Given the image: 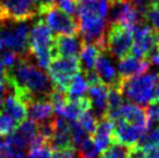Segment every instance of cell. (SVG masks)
<instances>
[{"instance_id": "obj_34", "label": "cell", "mask_w": 159, "mask_h": 158, "mask_svg": "<svg viewBox=\"0 0 159 158\" xmlns=\"http://www.w3.org/2000/svg\"><path fill=\"white\" fill-rule=\"evenodd\" d=\"M2 107H4V101H2V99H0V113L2 112Z\"/></svg>"}, {"instance_id": "obj_23", "label": "cell", "mask_w": 159, "mask_h": 158, "mask_svg": "<svg viewBox=\"0 0 159 158\" xmlns=\"http://www.w3.org/2000/svg\"><path fill=\"white\" fill-rule=\"evenodd\" d=\"M159 144V124H149L137 143V148L144 150L149 146Z\"/></svg>"}, {"instance_id": "obj_15", "label": "cell", "mask_w": 159, "mask_h": 158, "mask_svg": "<svg viewBox=\"0 0 159 158\" xmlns=\"http://www.w3.org/2000/svg\"><path fill=\"white\" fill-rule=\"evenodd\" d=\"M89 99L91 101L92 108L94 109L98 118H101L105 116L107 109V97H108V86L102 83L89 85L87 88Z\"/></svg>"}, {"instance_id": "obj_6", "label": "cell", "mask_w": 159, "mask_h": 158, "mask_svg": "<svg viewBox=\"0 0 159 158\" xmlns=\"http://www.w3.org/2000/svg\"><path fill=\"white\" fill-rule=\"evenodd\" d=\"M80 62L78 57H57L53 58L48 67L49 78L55 90L66 93L71 80L79 73Z\"/></svg>"}, {"instance_id": "obj_3", "label": "cell", "mask_w": 159, "mask_h": 158, "mask_svg": "<svg viewBox=\"0 0 159 158\" xmlns=\"http://www.w3.org/2000/svg\"><path fill=\"white\" fill-rule=\"evenodd\" d=\"M29 34H30V25L28 20L0 21V42L2 43V47L14 51L19 56H30Z\"/></svg>"}, {"instance_id": "obj_4", "label": "cell", "mask_w": 159, "mask_h": 158, "mask_svg": "<svg viewBox=\"0 0 159 158\" xmlns=\"http://www.w3.org/2000/svg\"><path fill=\"white\" fill-rule=\"evenodd\" d=\"M53 36L41 19L33 26L29 34V55L35 57L40 67L48 70L52 61Z\"/></svg>"}, {"instance_id": "obj_24", "label": "cell", "mask_w": 159, "mask_h": 158, "mask_svg": "<svg viewBox=\"0 0 159 158\" xmlns=\"http://www.w3.org/2000/svg\"><path fill=\"white\" fill-rule=\"evenodd\" d=\"M80 148L77 151L78 158H97L99 155L97 145L94 143V141L91 136H86L84 140L80 142Z\"/></svg>"}, {"instance_id": "obj_16", "label": "cell", "mask_w": 159, "mask_h": 158, "mask_svg": "<svg viewBox=\"0 0 159 158\" xmlns=\"http://www.w3.org/2000/svg\"><path fill=\"white\" fill-rule=\"evenodd\" d=\"M28 109V116L34 122L43 123L45 121L51 120L53 115V108L51 102L49 99L43 98V99H36L28 104L27 106Z\"/></svg>"}, {"instance_id": "obj_9", "label": "cell", "mask_w": 159, "mask_h": 158, "mask_svg": "<svg viewBox=\"0 0 159 158\" xmlns=\"http://www.w3.org/2000/svg\"><path fill=\"white\" fill-rule=\"evenodd\" d=\"M40 5L36 0H0V21H26L39 16Z\"/></svg>"}, {"instance_id": "obj_30", "label": "cell", "mask_w": 159, "mask_h": 158, "mask_svg": "<svg viewBox=\"0 0 159 158\" xmlns=\"http://www.w3.org/2000/svg\"><path fill=\"white\" fill-rule=\"evenodd\" d=\"M27 158H55L53 157V151L48 145H43L40 148H36L29 151Z\"/></svg>"}, {"instance_id": "obj_22", "label": "cell", "mask_w": 159, "mask_h": 158, "mask_svg": "<svg viewBox=\"0 0 159 158\" xmlns=\"http://www.w3.org/2000/svg\"><path fill=\"white\" fill-rule=\"evenodd\" d=\"M133 149L134 148L131 146L119 142H113L103 151H101L100 158H130Z\"/></svg>"}, {"instance_id": "obj_20", "label": "cell", "mask_w": 159, "mask_h": 158, "mask_svg": "<svg viewBox=\"0 0 159 158\" xmlns=\"http://www.w3.org/2000/svg\"><path fill=\"white\" fill-rule=\"evenodd\" d=\"M103 51H106V50L103 48H101L100 45H98V44L84 42L83 48H81L79 53L80 67L84 69V72H86V71H92L95 69L98 57Z\"/></svg>"}, {"instance_id": "obj_14", "label": "cell", "mask_w": 159, "mask_h": 158, "mask_svg": "<svg viewBox=\"0 0 159 158\" xmlns=\"http://www.w3.org/2000/svg\"><path fill=\"white\" fill-rule=\"evenodd\" d=\"M119 120L138 126L141 128H146L149 126L146 112L141 106L134 102H123L119 110Z\"/></svg>"}, {"instance_id": "obj_32", "label": "cell", "mask_w": 159, "mask_h": 158, "mask_svg": "<svg viewBox=\"0 0 159 158\" xmlns=\"http://www.w3.org/2000/svg\"><path fill=\"white\" fill-rule=\"evenodd\" d=\"M149 62H150V64H153L156 66H159V48L156 50L155 53H152L149 58Z\"/></svg>"}, {"instance_id": "obj_10", "label": "cell", "mask_w": 159, "mask_h": 158, "mask_svg": "<svg viewBox=\"0 0 159 158\" xmlns=\"http://www.w3.org/2000/svg\"><path fill=\"white\" fill-rule=\"evenodd\" d=\"M84 41L78 35L53 36L52 59L57 57H78L83 48Z\"/></svg>"}, {"instance_id": "obj_5", "label": "cell", "mask_w": 159, "mask_h": 158, "mask_svg": "<svg viewBox=\"0 0 159 158\" xmlns=\"http://www.w3.org/2000/svg\"><path fill=\"white\" fill-rule=\"evenodd\" d=\"M39 16L49 27V29L56 34L61 35L79 34L78 21L72 15L65 13L59 7H57L56 4L41 7Z\"/></svg>"}, {"instance_id": "obj_12", "label": "cell", "mask_w": 159, "mask_h": 158, "mask_svg": "<svg viewBox=\"0 0 159 158\" xmlns=\"http://www.w3.org/2000/svg\"><path fill=\"white\" fill-rule=\"evenodd\" d=\"M106 51L100 53V56L98 57L97 64H95V72L98 73L99 78L101 79V81L108 87H119L121 83L119 73L116 72L113 62L106 56Z\"/></svg>"}, {"instance_id": "obj_13", "label": "cell", "mask_w": 159, "mask_h": 158, "mask_svg": "<svg viewBox=\"0 0 159 158\" xmlns=\"http://www.w3.org/2000/svg\"><path fill=\"white\" fill-rule=\"evenodd\" d=\"M150 62L148 59L135 57L133 55L125 56L119 63V76L121 79L130 78L134 76L142 75L148 71Z\"/></svg>"}, {"instance_id": "obj_17", "label": "cell", "mask_w": 159, "mask_h": 158, "mask_svg": "<svg viewBox=\"0 0 159 158\" xmlns=\"http://www.w3.org/2000/svg\"><path fill=\"white\" fill-rule=\"evenodd\" d=\"M113 123L107 120L106 118H101L97 123V128L93 132L91 137L93 138L94 143L97 145L98 150L101 152L106 149L108 145L114 142L113 136Z\"/></svg>"}, {"instance_id": "obj_31", "label": "cell", "mask_w": 159, "mask_h": 158, "mask_svg": "<svg viewBox=\"0 0 159 158\" xmlns=\"http://www.w3.org/2000/svg\"><path fill=\"white\" fill-rule=\"evenodd\" d=\"M142 151H143V158H159V144L149 146Z\"/></svg>"}, {"instance_id": "obj_2", "label": "cell", "mask_w": 159, "mask_h": 158, "mask_svg": "<svg viewBox=\"0 0 159 158\" xmlns=\"http://www.w3.org/2000/svg\"><path fill=\"white\" fill-rule=\"evenodd\" d=\"M122 95L138 106H149L159 101V73H142L121 79Z\"/></svg>"}, {"instance_id": "obj_28", "label": "cell", "mask_w": 159, "mask_h": 158, "mask_svg": "<svg viewBox=\"0 0 159 158\" xmlns=\"http://www.w3.org/2000/svg\"><path fill=\"white\" fill-rule=\"evenodd\" d=\"M145 112L149 124H159V101L150 104Z\"/></svg>"}, {"instance_id": "obj_1", "label": "cell", "mask_w": 159, "mask_h": 158, "mask_svg": "<svg viewBox=\"0 0 159 158\" xmlns=\"http://www.w3.org/2000/svg\"><path fill=\"white\" fill-rule=\"evenodd\" d=\"M77 21L86 43H95L106 50L109 0H77Z\"/></svg>"}, {"instance_id": "obj_7", "label": "cell", "mask_w": 159, "mask_h": 158, "mask_svg": "<svg viewBox=\"0 0 159 158\" xmlns=\"http://www.w3.org/2000/svg\"><path fill=\"white\" fill-rule=\"evenodd\" d=\"M105 42L106 51L108 50L115 58L122 59L131 53L134 42L133 29L119 23H111L106 31Z\"/></svg>"}, {"instance_id": "obj_18", "label": "cell", "mask_w": 159, "mask_h": 158, "mask_svg": "<svg viewBox=\"0 0 159 158\" xmlns=\"http://www.w3.org/2000/svg\"><path fill=\"white\" fill-rule=\"evenodd\" d=\"M92 105L89 97H83L79 99H67L58 116H62L67 121H77L78 118L86 110H91Z\"/></svg>"}, {"instance_id": "obj_25", "label": "cell", "mask_w": 159, "mask_h": 158, "mask_svg": "<svg viewBox=\"0 0 159 158\" xmlns=\"http://www.w3.org/2000/svg\"><path fill=\"white\" fill-rule=\"evenodd\" d=\"M144 20L153 29L159 31V0L152 1L144 12Z\"/></svg>"}, {"instance_id": "obj_21", "label": "cell", "mask_w": 159, "mask_h": 158, "mask_svg": "<svg viewBox=\"0 0 159 158\" xmlns=\"http://www.w3.org/2000/svg\"><path fill=\"white\" fill-rule=\"evenodd\" d=\"M87 88H89V83L85 78V76L79 72L71 80L66 90V95L69 99H79V98L85 97Z\"/></svg>"}, {"instance_id": "obj_8", "label": "cell", "mask_w": 159, "mask_h": 158, "mask_svg": "<svg viewBox=\"0 0 159 158\" xmlns=\"http://www.w3.org/2000/svg\"><path fill=\"white\" fill-rule=\"evenodd\" d=\"M133 34L134 42L131 55L149 61L151 55L159 48V31L144 21L134 28Z\"/></svg>"}, {"instance_id": "obj_11", "label": "cell", "mask_w": 159, "mask_h": 158, "mask_svg": "<svg viewBox=\"0 0 159 158\" xmlns=\"http://www.w3.org/2000/svg\"><path fill=\"white\" fill-rule=\"evenodd\" d=\"M113 136L114 142H119L122 144H125L128 146L135 148L137 146V143L141 138L142 134L144 132L146 128H141L138 126L131 124L123 121V120H117L113 123Z\"/></svg>"}, {"instance_id": "obj_26", "label": "cell", "mask_w": 159, "mask_h": 158, "mask_svg": "<svg viewBox=\"0 0 159 158\" xmlns=\"http://www.w3.org/2000/svg\"><path fill=\"white\" fill-rule=\"evenodd\" d=\"M77 121H78V123L81 126V128L85 130V132H86L87 135H89V136L94 132L95 128H97L98 120L95 118V116L91 113V110L84 112V113L78 118Z\"/></svg>"}, {"instance_id": "obj_19", "label": "cell", "mask_w": 159, "mask_h": 158, "mask_svg": "<svg viewBox=\"0 0 159 158\" xmlns=\"http://www.w3.org/2000/svg\"><path fill=\"white\" fill-rule=\"evenodd\" d=\"M2 112H5L12 118H14L19 124H21L28 118L27 105L21 99H19L14 93L9 94L8 97H6V99L4 100Z\"/></svg>"}, {"instance_id": "obj_33", "label": "cell", "mask_w": 159, "mask_h": 158, "mask_svg": "<svg viewBox=\"0 0 159 158\" xmlns=\"http://www.w3.org/2000/svg\"><path fill=\"white\" fill-rule=\"evenodd\" d=\"M37 4L40 5V8L41 7H45V6H50V5H53L56 2V0H36Z\"/></svg>"}, {"instance_id": "obj_29", "label": "cell", "mask_w": 159, "mask_h": 158, "mask_svg": "<svg viewBox=\"0 0 159 158\" xmlns=\"http://www.w3.org/2000/svg\"><path fill=\"white\" fill-rule=\"evenodd\" d=\"M55 4L62 11H64L65 13L70 14L72 16H75L77 14V6H78L77 0H56Z\"/></svg>"}, {"instance_id": "obj_27", "label": "cell", "mask_w": 159, "mask_h": 158, "mask_svg": "<svg viewBox=\"0 0 159 158\" xmlns=\"http://www.w3.org/2000/svg\"><path fill=\"white\" fill-rule=\"evenodd\" d=\"M20 126L14 118H12L5 112L0 113V135H11Z\"/></svg>"}]
</instances>
